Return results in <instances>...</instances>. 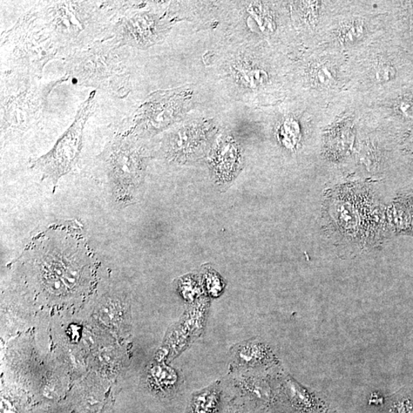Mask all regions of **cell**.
<instances>
[{
  "label": "cell",
  "instance_id": "obj_1",
  "mask_svg": "<svg viewBox=\"0 0 413 413\" xmlns=\"http://www.w3.org/2000/svg\"><path fill=\"white\" fill-rule=\"evenodd\" d=\"M52 243L42 248L43 252L38 259L44 289L57 296L82 291L88 282L85 261L89 259L83 252L85 247L63 240Z\"/></svg>",
  "mask_w": 413,
  "mask_h": 413
},
{
  "label": "cell",
  "instance_id": "obj_2",
  "mask_svg": "<svg viewBox=\"0 0 413 413\" xmlns=\"http://www.w3.org/2000/svg\"><path fill=\"white\" fill-rule=\"evenodd\" d=\"M94 94L96 92L91 93L80 107L76 120L52 150L33 162V167L39 169L44 177L51 179L55 186L76 164L82 146L84 128L92 111Z\"/></svg>",
  "mask_w": 413,
  "mask_h": 413
},
{
  "label": "cell",
  "instance_id": "obj_3",
  "mask_svg": "<svg viewBox=\"0 0 413 413\" xmlns=\"http://www.w3.org/2000/svg\"><path fill=\"white\" fill-rule=\"evenodd\" d=\"M113 193L120 201L133 199L135 189L144 179L145 160L138 148L124 141L115 142L109 158Z\"/></svg>",
  "mask_w": 413,
  "mask_h": 413
},
{
  "label": "cell",
  "instance_id": "obj_4",
  "mask_svg": "<svg viewBox=\"0 0 413 413\" xmlns=\"http://www.w3.org/2000/svg\"><path fill=\"white\" fill-rule=\"evenodd\" d=\"M210 309V300L201 297L187 308L179 321L169 329L161 357L175 358L204 333Z\"/></svg>",
  "mask_w": 413,
  "mask_h": 413
},
{
  "label": "cell",
  "instance_id": "obj_5",
  "mask_svg": "<svg viewBox=\"0 0 413 413\" xmlns=\"http://www.w3.org/2000/svg\"><path fill=\"white\" fill-rule=\"evenodd\" d=\"M277 383L278 413H326L330 410L322 398L303 388L293 377L283 375Z\"/></svg>",
  "mask_w": 413,
  "mask_h": 413
},
{
  "label": "cell",
  "instance_id": "obj_6",
  "mask_svg": "<svg viewBox=\"0 0 413 413\" xmlns=\"http://www.w3.org/2000/svg\"><path fill=\"white\" fill-rule=\"evenodd\" d=\"M229 355L232 370L236 371L267 370L280 364L273 348L258 337L235 344Z\"/></svg>",
  "mask_w": 413,
  "mask_h": 413
},
{
  "label": "cell",
  "instance_id": "obj_7",
  "mask_svg": "<svg viewBox=\"0 0 413 413\" xmlns=\"http://www.w3.org/2000/svg\"><path fill=\"white\" fill-rule=\"evenodd\" d=\"M232 399L223 390L221 382L216 381L194 392L183 413H221Z\"/></svg>",
  "mask_w": 413,
  "mask_h": 413
},
{
  "label": "cell",
  "instance_id": "obj_8",
  "mask_svg": "<svg viewBox=\"0 0 413 413\" xmlns=\"http://www.w3.org/2000/svg\"><path fill=\"white\" fill-rule=\"evenodd\" d=\"M205 143V135L198 130H181L168 138L166 153L174 160L187 159L192 155L201 150Z\"/></svg>",
  "mask_w": 413,
  "mask_h": 413
},
{
  "label": "cell",
  "instance_id": "obj_9",
  "mask_svg": "<svg viewBox=\"0 0 413 413\" xmlns=\"http://www.w3.org/2000/svg\"><path fill=\"white\" fill-rule=\"evenodd\" d=\"M146 380L148 387L164 395L176 394L184 381L177 370L168 367L164 363L152 365L148 370Z\"/></svg>",
  "mask_w": 413,
  "mask_h": 413
},
{
  "label": "cell",
  "instance_id": "obj_10",
  "mask_svg": "<svg viewBox=\"0 0 413 413\" xmlns=\"http://www.w3.org/2000/svg\"><path fill=\"white\" fill-rule=\"evenodd\" d=\"M157 27L159 25L150 16H135L123 25L124 38L129 43L139 45L150 44L158 38Z\"/></svg>",
  "mask_w": 413,
  "mask_h": 413
},
{
  "label": "cell",
  "instance_id": "obj_11",
  "mask_svg": "<svg viewBox=\"0 0 413 413\" xmlns=\"http://www.w3.org/2000/svg\"><path fill=\"white\" fill-rule=\"evenodd\" d=\"M239 157L236 146L232 144H223L212 161L216 179L222 183L231 181L238 172Z\"/></svg>",
  "mask_w": 413,
  "mask_h": 413
},
{
  "label": "cell",
  "instance_id": "obj_12",
  "mask_svg": "<svg viewBox=\"0 0 413 413\" xmlns=\"http://www.w3.org/2000/svg\"><path fill=\"white\" fill-rule=\"evenodd\" d=\"M368 26L363 20H351L345 22L336 31V38L342 46H352L367 36Z\"/></svg>",
  "mask_w": 413,
  "mask_h": 413
},
{
  "label": "cell",
  "instance_id": "obj_13",
  "mask_svg": "<svg viewBox=\"0 0 413 413\" xmlns=\"http://www.w3.org/2000/svg\"><path fill=\"white\" fill-rule=\"evenodd\" d=\"M397 74V65L381 56L371 65L369 78L376 85L390 84L395 80Z\"/></svg>",
  "mask_w": 413,
  "mask_h": 413
},
{
  "label": "cell",
  "instance_id": "obj_14",
  "mask_svg": "<svg viewBox=\"0 0 413 413\" xmlns=\"http://www.w3.org/2000/svg\"><path fill=\"white\" fill-rule=\"evenodd\" d=\"M309 76L311 86L315 87L316 89H331L338 83L336 70L330 65L311 67Z\"/></svg>",
  "mask_w": 413,
  "mask_h": 413
},
{
  "label": "cell",
  "instance_id": "obj_15",
  "mask_svg": "<svg viewBox=\"0 0 413 413\" xmlns=\"http://www.w3.org/2000/svg\"><path fill=\"white\" fill-rule=\"evenodd\" d=\"M234 69L238 70V73H235V76H238L245 82L243 84L252 89L262 88L269 82V76L267 72L257 69V67L254 69L252 67L241 65L238 67H234Z\"/></svg>",
  "mask_w": 413,
  "mask_h": 413
},
{
  "label": "cell",
  "instance_id": "obj_16",
  "mask_svg": "<svg viewBox=\"0 0 413 413\" xmlns=\"http://www.w3.org/2000/svg\"><path fill=\"white\" fill-rule=\"evenodd\" d=\"M179 290L183 299L192 304L201 295V287L197 279L193 276L183 277L179 282Z\"/></svg>",
  "mask_w": 413,
  "mask_h": 413
},
{
  "label": "cell",
  "instance_id": "obj_17",
  "mask_svg": "<svg viewBox=\"0 0 413 413\" xmlns=\"http://www.w3.org/2000/svg\"><path fill=\"white\" fill-rule=\"evenodd\" d=\"M205 285L208 293L212 297H219L225 288L220 276L213 270H207L205 274Z\"/></svg>",
  "mask_w": 413,
  "mask_h": 413
},
{
  "label": "cell",
  "instance_id": "obj_18",
  "mask_svg": "<svg viewBox=\"0 0 413 413\" xmlns=\"http://www.w3.org/2000/svg\"><path fill=\"white\" fill-rule=\"evenodd\" d=\"M397 113L405 120H413V93H408L398 98L395 104Z\"/></svg>",
  "mask_w": 413,
  "mask_h": 413
},
{
  "label": "cell",
  "instance_id": "obj_19",
  "mask_svg": "<svg viewBox=\"0 0 413 413\" xmlns=\"http://www.w3.org/2000/svg\"><path fill=\"white\" fill-rule=\"evenodd\" d=\"M221 413H260L249 404L238 398H233Z\"/></svg>",
  "mask_w": 413,
  "mask_h": 413
},
{
  "label": "cell",
  "instance_id": "obj_20",
  "mask_svg": "<svg viewBox=\"0 0 413 413\" xmlns=\"http://www.w3.org/2000/svg\"><path fill=\"white\" fill-rule=\"evenodd\" d=\"M326 413H337V412L336 411H335L334 410L330 408V410L328 412H326Z\"/></svg>",
  "mask_w": 413,
  "mask_h": 413
}]
</instances>
